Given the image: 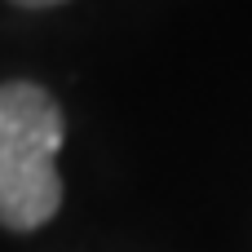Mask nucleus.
Returning <instances> with one entry per match:
<instances>
[{
    "label": "nucleus",
    "mask_w": 252,
    "mask_h": 252,
    "mask_svg": "<svg viewBox=\"0 0 252 252\" xmlns=\"http://www.w3.org/2000/svg\"><path fill=\"white\" fill-rule=\"evenodd\" d=\"M66 115L35 80L0 84V230L35 235L62 208L58 155Z\"/></svg>",
    "instance_id": "nucleus-1"
},
{
    "label": "nucleus",
    "mask_w": 252,
    "mask_h": 252,
    "mask_svg": "<svg viewBox=\"0 0 252 252\" xmlns=\"http://www.w3.org/2000/svg\"><path fill=\"white\" fill-rule=\"evenodd\" d=\"M18 9H53V4H66V0H13Z\"/></svg>",
    "instance_id": "nucleus-2"
}]
</instances>
